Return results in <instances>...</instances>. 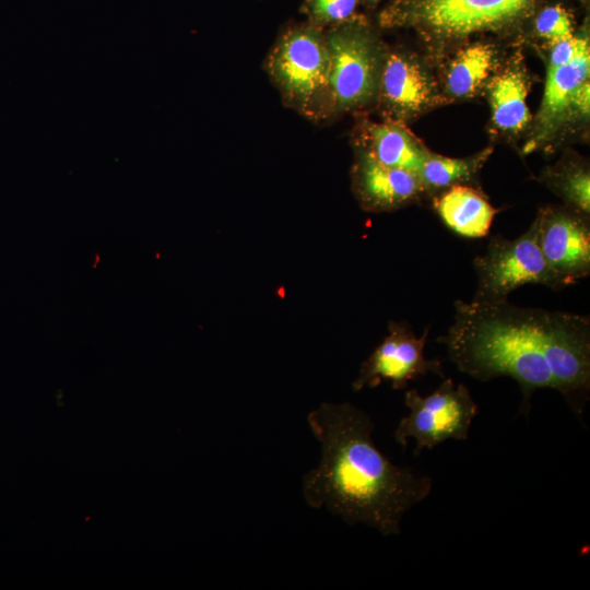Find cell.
<instances>
[{
    "mask_svg": "<svg viewBox=\"0 0 590 590\" xmlns=\"http://www.w3.org/2000/svg\"><path fill=\"white\" fill-rule=\"evenodd\" d=\"M453 309V321L437 342L459 371L483 382L514 379L523 416L536 390L554 389L582 421L590 398L589 316L520 307L508 299H458Z\"/></svg>",
    "mask_w": 590,
    "mask_h": 590,
    "instance_id": "cell-1",
    "label": "cell"
},
{
    "mask_svg": "<svg viewBox=\"0 0 590 590\" xmlns=\"http://www.w3.org/2000/svg\"><path fill=\"white\" fill-rule=\"evenodd\" d=\"M307 423L321 445L317 468L304 475L303 495L347 524L398 535L404 515L428 497L433 479L394 464L375 445V424L350 402H323Z\"/></svg>",
    "mask_w": 590,
    "mask_h": 590,
    "instance_id": "cell-2",
    "label": "cell"
},
{
    "mask_svg": "<svg viewBox=\"0 0 590 590\" xmlns=\"http://www.w3.org/2000/svg\"><path fill=\"white\" fill-rule=\"evenodd\" d=\"M553 0H389L378 15L382 28L413 30L446 45L480 34H507L529 25Z\"/></svg>",
    "mask_w": 590,
    "mask_h": 590,
    "instance_id": "cell-3",
    "label": "cell"
},
{
    "mask_svg": "<svg viewBox=\"0 0 590 590\" xmlns=\"http://www.w3.org/2000/svg\"><path fill=\"white\" fill-rule=\"evenodd\" d=\"M264 69L285 106L315 122L332 118L324 30L308 22L288 26L269 51Z\"/></svg>",
    "mask_w": 590,
    "mask_h": 590,
    "instance_id": "cell-4",
    "label": "cell"
},
{
    "mask_svg": "<svg viewBox=\"0 0 590 590\" xmlns=\"http://www.w3.org/2000/svg\"><path fill=\"white\" fill-rule=\"evenodd\" d=\"M330 60L332 117L377 101L387 50L362 15L324 30Z\"/></svg>",
    "mask_w": 590,
    "mask_h": 590,
    "instance_id": "cell-5",
    "label": "cell"
},
{
    "mask_svg": "<svg viewBox=\"0 0 590 590\" xmlns=\"http://www.w3.org/2000/svg\"><path fill=\"white\" fill-rule=\"evenodd\" d=\"M404 404L409 409L393 433L394 440L403 448L415 440L414 455L430 450L446 440H467L477 405L469 388L455 385L444 378L439 387L428 396L413 388L405 392Z\"/></svg>",
    "mask_w": 590,
    "mask_h": 590,
    "instance_id": "cell-6",
    "label": "cell"
},
{
    "mask_svg": "<svg viewBox=\"0 0 590 590\" xmlns=\"http://www.w3.org/2000/svg\"><path fill=\"white\" fill-rule=\"evenodd\" d=\"M476 290L471 300L494 303L508 299L509 294L527 284H540L562 290L540 250L534 222L515 239L491 236L482 255L472 261Z\"/></svg>",
    "mask_w": 590,
    "mask_h": 590,
    "instance_id": "cell-7",
    "label": "cell"
},
{
    "mask_svg": "<svg viewBox=\"0 0 590 590\" xmlns=\"http://www.w3.org/2000/svg\"><path fill=\"white\" fill-rule=\"evenodd\" d=\"M428 333L429 329L426 328L417 337L409 323L390 321L387 335L362 363L352 384L353 390L376 388L382 381L390 382L396 390H402L411 381L428 374L445 378L442 362L424 356Z\"/></svg>",
    "mask_w": 590,
    "mask_h": 590,
    "instance_id": "cell-8",
    "label": "cell"
},
{
    "mask_svg": "<svg viewBox=\"0 0 590 590\" xmlns=\"http://www.w3.org/2000/svg\"><path fill=\"white\" fill-rule=\"evenodd\" d=\"M589 216L567 204L548 205L533 221L540 250L562 288L590 274Z\"/></svg>",
    "mask_w": 590,
    "mask_h": 590,
    "instance_id": "cell-9",
    "label": "cell"
},
{
    "mask_svg": "<svg viewBox=\"0 0 590 590\" xmlns=\"http://www.w3.org/2000/svg\"><path fill=\"white\" fill-rule=\"evenodd\" d=\"M351 179L356 200L369 212H392L426 193L416 174L380 164L359 150L355 151Z\"/></svg>",
    "mask_w": 590,
    "mask_h": 590,
    "instance_id": "cell-10",
    "label": "cell"
},
{
    "mask_svg": "<svg viewBox=\"0 0 590 590\" xmlns=\"http://www.w3.org/2000/svg\"><path fill=\"white\" fill-rule=\"evenodd\" d=\"M434 101V84L420 63L405 54L387 51L377 95L387 120L402 122Z\"/></svg>",
    "mask_w": 590,
    "mask_h": 590,
    "instance_id": "cell-11",
    "label": "cell"
},
{
    "mask_svg": "<svg viewBox=\"0 0 590 590\" xmlns=\"http://www.w3.org/2000/svg\"><path fill=\"white\" fill-rule=\"evenodd\" d=\"M590 52L575 61L548 67L541 107L536 116L535 135L526 151H532L548 140L568 119L576 115L575 104L580 86L589 81Z\"/></svg>",
    "mask_w": 590,
    "mask_h": 590,
    "instance_id": "cell-12",
    "label": "cell"
},
{
    "mask_svg": "<svg viewBox=\"0 0 590 590\" xmlns=\"http://www.w3.org/2000/svg\"><path fill=\"white\" fill-rule=\"evenodd\" d=\"M356 150L365 152L380 164L416 175L428 153L402 122L394 120L364 122Z\"/></svg>",
    "mask_w": 590,
    "mask_h": 590,
    "instance_id": "cell-13",
    "label": "cell"
},
{
    "mask_svg": "<svg viewBox=\"0 0 590 590\" xmlns=\"http://www.w3.org/2000/svg\"><path fill=\"white\" fill-rule=\"evenodd\" d=\"M434 209L455 234L467 238L488 235L498 209L476 188L455 185L434 197Z\"/></svg>",
    "mask_w": 590,
    "mask_h": 590,
    "instance_id": "cell-14",
    "label": "cell"
},
{
    "mask_svg": "<svg viewBox=\"0 0 590 590\" xmlns=\"http://www.w3.org/2000/svg\"><path fill=\"white\" fill-rule=\"evenodd\" d=\"M488 90L495 126L507 132L521 131L531 119L524 74L519 70L508 69L492 80Z\"/></svg>",
    "mask_w": 590,
    "mask_h": 590,
    "instance_id": "cell-15",
    "label": "cell"
},
{
    "mask_svg": "<svg viewBox=\"0 0 590 590\" xmlns=\"http://www.w3.org/2000/svg\"><path fill=\"white\" fill-rule=\"evenodd\" d=\"M495 58L489 44L474 43L461 49L447 71L448 92L456 97L472 95L488 78Z\"/></svg>",
    "mask_w": 590,
    "mask_h": 590,
    "instance_id": "cell-16",
    "label": "cell"
},
{
    "mask_svg": "<svg viewBox=\"0 0 590 590\" xmlns=\"http://www.w3.org/2000/svg\"><path fill=\"white\" fill-rule=\"evenodd\" d=\"M489 154L487 149L470 157L455 158L428 152L417 176L426 193L436 194L455 185L473 182Z\"/></svg>",
    "mask_w": 590,
    "mask_h": 590,
    "instance_id": "cell-17",
    "label": "cell"
},
{
    "mask_svg": "<svg viewBox=\"0 0 590 590\" xmlns=\"http://www.w3.org/2000/svg\"><path fill=\"white\" fill-rule=\"evenodd\" d=\"M545 181L566 202L586 214H590V173L578 163H565L545 173Z\"/></svg>",
    "mask_w": 590,
    "mask_h": 590,
    "instance_id": "cell-18",
    "label": "cell"
},
{
    "mask_svg": "<svg viewBox=\"0 0 590 590\" xmlns=\"http://www.w3.org/2000/svg\"><path fill=\"white\" fill-rule=\"evenodd\" d=\"M530 25L539 37L551 43L569 38L575 34L574 16L560 2H550L541 7Z\"/></svg>",
    "mask_w": 590,
    "mask_h": 590,
    "instance_id": "cell-19",
    "label": "cell"
},
{
    "mask_svg": "<svg viewBox=\"0 0 590 590\" xmlns=\"http://www.w3.org/2000/svg\"><path fill=\"white\" fill-rule=\"evenodd\" d=\"M358 3L359 0H304L300 12L306 22L327 30L354 17Z\"/></svg>",
    "mask_w": 590,
    "mask_h": 590,
    "instance_id": "cell-20",
    "label": "cell"
},
{
    "mask_svg": "<svg viewBox=\"0 0 590 590\" xmlns=\"http://www.w3.org/2000/svg\"><path fill=\"white\" fill-rule=\"evenodd\" d=\"M589 38L586 28L577 35L553 43L548 67H559L575 61L589 54Z\"/></svg>",
    "mask_w": 590,
    "mask_h": 590,
    "instance_id": "cell-21",
    "label": "cell"
},
{
    "mask_svg": "<svg viewBox=\"0 0 590 590\" xmlns=\"http://www.w3.org/2000/svg\"><path fill=\"white\" fill-rule=\"evenodd\" d=\"M380 0H359V2H363L364 4L368 7H375Z\"/></svg>",
    "mask_w": 590,
    "mask_h": 590,
    "instance_id": "cell-22",
    "label": "cell"
}]
</instances>
